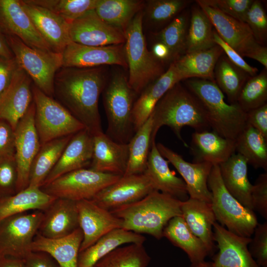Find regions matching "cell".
Returning <instances> with one entry per match:
<instances>
[{"label": "cell", "instance_id": "cell-1", "mask_svg": "<svg viewBox=\"0 0 267 267\" xmlns=\"http://www.w3.org/2000/svg\"><path fill=\"white\" fill-rule=\"evenodd\" d=\"M101 67H61L54 82V94L91 134L103 132L98 109L99 96L105 88Z\"/></svg>", "mask_w": 267, "mask_h": 267}, {"label": "cell", "instance_id": "cell-2", "mask_svg": "<svg viewBox=\"0 0 267 267\" xmlns=\"http://www.w3.org/2000/svg\"><path fill=\"white\" fill-rule=\"evenodd\" d=\"M150 116L153 124L151 146L155 141L157 132L166 126L188 147L181 135L182 129L188 126L195 132L210 128L206 112L199 99L180 82L171 88L157 102Z\"/></svg>", "mask_w": 267, "mask_h": 267}, {"label": "cell", "instance_id": "cell-3", "mask_svg": "<svg viewBox=\"0 0 267 267\" xmlns=\"http://www.w3.org/2000/svg\"><path fill=\"white\" fill-rule=\"evenodd\" d=\"M181 203L169 195L154 190L139 201L110 212L122 220V228L160 239L169 221L181 216Z\"/></svg>", "mask_w": 267, "mask_h": 267}, {"label": "cell", "instance_id": "cell-4", "mask_svg": "<svg viewBox=\"0 0 267 267\" xmlns=\"http://www.w3.org/2000/svg\"><path fill=\"white\" fill-rule=\"evenodd\" d=\"M184 81L185 86L204 108L213 131L235 140L247 125L246 112L237 103H227L224 94L215 82L199 78Z\"/></svg>", "mask_w": 267, "mask_h": 267}, {"label": "cell", "instance_id": "cell-5", "mask_svg": "<svg viewBox=\"0 0 267 267\" xmlns=\"http://www.w3.org/2000/svg\"><path fill=\"white\" fill-rule=\"evenodd\" d=\"M143 13L138 12L125 32V55L129 70V84L135 94H140L165 71L164 63L147 47L142 29Z\"/></svg>", "mask_w": 267, "mask_h": 267}, {"label": "cell", "instance_id": "cell-6", "mask_svg": "<svg viewBox=\"0 0 267 267\" xmlns=\"http://www.w3.org/2000/svg\"><path fill=\"white\" fill-rule=\"evenodd\" d=\"M212 195L211 205L216 221L229 231L251 237L258 224L253 211L241 204L224 185L219 165H214L208 179Z\"/></svg>", "mask_w": 267, "mask_h": 267}, {"label": "cell", "instance_id": "cell-7", "mask_svg": "<svg viewBox=\"0 0 267 267\" xmlns=\"http://www.w3.org/2000/svg\"><path fill=\"white\" fill-rule=\"evenodd\" d=\"M135 95L122 73L115 74L104 90L103 103L108 122L106 134L116 142L128 143L135 133L132 113Z\"/></svg>", "mask_w": 267, "mask_h": 267}, {"label": "cell", "instance_id": "cell-8", "mask_svg": "<svg viewBox=\"0 0 267 267\" xmlns=\"http://www.w3.org/2000/svg\"><path fill=\"white\" fill-rule=\"evenodd\" d=\"M19 66L46 95H54V82L57 71L62 67V53L32 48L15 36L6 38Z\"/></svg>", "mask_w": 267, "mask_h": 267}, {"label": "cell", "instance_id": "cell-9", "mask_svg": "<svg viewBox=\"0 0 267 267\" xmlns=\"http://www.w3.org/2000/svg\"><path fill=\"white\" fill-rule=\"evenodd\" d=\"M35 124L41 144L73 135L85 126L60 103L32 87Z\"/></svg>", "mask_w": 267, "mask_h": 267}, {"label": "cell", "instance_id": "cell-10", "mask_svg": "<svg viewBox=\"0 0 267 267\" xmlns=\"http://www.w3.org/2000/svg\"><path fill=\"white\" fill-rule=\"evenodd\" d=\"M121 177L83 168L63 175L40 188L56 198L77 202L91 200Z\"/></svg>", "mask_w": 267, "mask_h": 267}, {"label": "cell", "instance_id": "cell-11", "mask_svg": "<svg viewBox=\"0 0 267 267\" xmlns=\"http://www.w3.org/2000/svg\"><path fill=\"white\" fill-rule=\"evenodd\" d=\"M43 212L36 210L6 218L0 222V257L24 259L32 251Z\"/></svg>", "mask_w": 267, "mask_h": 267}, {"label": "cell", "instance_id": "cell-12", "mask_svg": "<svg viewBox=\"0 0 267 267\" xmlns=\"http://www.w3.org/2000/svg\"><path fill=\"white\" fill-rule=\"evenodd\" d=\"M35 111L33 101L14 130L18 172L16 193L28 186L31 164L41 146L35 124Z\"/></svg>", "mask_w": 267, "mask_h": 267}, {"label": "cell", "instance_id": "cell-13", "mask_svg": "<svg viewBox=\"0 0 267 267\" xmlns=\"http://www.w3.org/2000/svg\"><path fill=\"white\" fill-rule=\"evenodd\" d=\"M195 1L208 16L220 38L242 57L251 58L261 45L257 42L246 23L228 16L197 0Z\"/></svg>", "mask_w": 267, "mask_h": 267}, {"label": "cell", "instance_id": "cell-14", "mask_svg": "<svg viewBox=\"0 0 267 267\" xmlns=\"http://www.w3.org/2000/svg\"><path fill=\"white\" fill-rule=\"evenodd\" d=\"M154 190L149 179L143 173L123 176L102 189L91 200L111 211L139 201Z\"/></svg>", "mask_w": 267, "mask_h": 267}, {"label": "cell", "instance_id": "cell-15", "mask_svg": "<svg viewBox=\"0 0 267 267\" xmlns=\"http://www.w3.org/2000/svg\"><path fill=\"white\" fill-rule=\"evenodd\" d=\"M62 55V67L93 68L117 65L127 68L124 44L88 46L71 42Z\"/></svg>", "mask_w": 267, "mask_h": 267}, {"label": "cell", "instance_id": "cell-16", "mask_svg": "<svg viewBox=\"0 0 267 267\" xmlns=\"http://www.w3.org/2000/svg\"><path fill=\"white\" fill-rule=\"evenodd\" d=\"M71 42L88 46L123 44L125 33L104 22L94 10L86 13L69 23Z\"/></svg>", "mask_w": 267, "mask_h": 267}, {"label": "cell", "instance_id": "cell-17", "mask_svg": "<svg viewBox=\"0 0 267 267\" xmlns=\"http://www.w3.org/2000/svg\"><path fill=\"white\" fill-rule=\"evenodd\" d=\"M161 155L176 169L184 181L189 198L211 203L208 179L214 166L208 162L190 163L161 143H156Z\"/></svg>", "mask_w": 267, "mask_h": 267}, {"label": "cell", "instance_id": "cell-18", "mask_svg": "<svg viewBox=\"0 0 267 267\" xmlns=\"http://www.w3.org/2000/svg\"><path fill=\"white\" fill-rule=\"evenodd\" d=\"M0 22L8 34L16 36L28 46L53 51L38 32L20 0H0Z\"/></svg>", "mask_w": 267, "mask_h": 267}, {"label": "cell", "instance_id": "cell-19", "mask_svg": "<svg viewBox=\"0 0 267 267\" xmlns=\"http://www.w3.org/2000/svg\"><path fill=\"white\" fill-rule=\"evenodd\" d=\"M213 229L219 249L213 258L214 267H260L249 250L251 237L237 235L217 222Z\"/></svg>", "mask_w": 267, "mask_h": 267}, {"label": "cell", "instance_id": "cell-20", "mask_svg": "<svg viewBox=\"0 0 267 267\" xmlns=\"http://www.w3.org/2000/svg\"><path fill=\"white\" fill-rule=\"evenodd\" d=\"M77 207L79 225L83 234L80 252L92 245L111 230L122 228L121 219L91 200L77 201Z\"/></svg>", "mask_w": 267, "mask_h": 267}, {"label": "cell", "instance_id": "cell-21", "mask_svg": "<svg viewBox=\"0 0 267 267\" xmlns=\"http://www.w3.org/2000/svg\"><path fill=\"white\" fill-rule=\"evenodd\" d=\"M32 80L19 66L8 87L0 97V119L15 130L33 101Z\"/></svg>", "mask_w": 267, "mask_h": 267}, {"label": "cell", "instance_id": "cell-22", "mask_svg": "<svg viewBox=\"0 0 267 267\" xmlns=\"http://www.w3.org/2000/svg\"><path fill=\"white\" fill-rule=\"evenodd\" d=\"M39 33L53 51L62 53L71 42L69 24L52 11L32 4L28 0H20Z\"/></svg>", "mask_w": 267, "mask_h": 267}, {"label": "cell", "instance_id": "cell-23", "mask_svg": "<svg viewBox=\"0 0 267 267\" xmlns=\"http://www.w3.org/2000/svg\"><path fill=\"white\" fill-rule=\"evenodd\" d=\"M43 212L38 233L44 237L62 238L79 227L76 201L57 198Z\"/></svg>", "mask_w": 267, "mask_h": 267}, {"label": "cell", "instance_id": "cell-24", "mask_svg": "<svg viewBox=\"0 0 267 267\" xmlns=\"http://www.w3.org/2000/svg\"><path fill=\"white\" fill-rule=\"evenodd\" d=\"M93 147L90 169L123 176L129 159V144L116 142L103 132L93 135Z\"/></svg>", "mask_w": 267, "mask_h": 267}, {"label": "cell", "instance_id": "cell-25", "mask_svg": "<svg viewBox=\"0 0 267 267\" xmlns=\"http://www.w3.org/2000/svg\"><path fill=\"white\" fill-rule=\"evenodd\" d=\"M93 147V135L86 129L73 134L42 186L63 175L90 165Z\"/></svg>", "mask_w": 267, "mask_h": 267}, {"label": "cell", "instance_id": "cell-26", "mask_svg": "<svg viewBox=\"0 0 267 267\" xmlns=\"http://www.w3.org/2000/svg\"><path fill=\"white\" fill-rule=\"evenodd\" d=\"M183 81L174 62L157 79L148 85L134 101L133 121L136 131L149 117L155 105L162 97L176 84Z\"/></svg>", "mask_w": 267, "mask_h": 267}, {"label": "cell", "instance_id": "cell-27", "mask_svg": "<svg viewBox=\"0 0 267 267\" xmlns=\"http://www.w3.org/2000/svg\"><path fill=\"white\" fill-rule=\"evenodd\" d=\"M143 174L149 179L155 190L181 201L189 198L184 181L171 171L168 161L160 153L155 141L151 144Z\"/></svg>", "mask_w": 267, "mask_h": 267}, {"label": "cell", "instance_id": "cell-28", "mask_svg": "<svg viewBox=\"0 0 267 267\" xmlns=\"http://www.w3.org/2000/svg\"><path fill=\"white\" fill-rule=\"evenodd\" d=\"M190 151L193 163L219 165L235 153V140L223 137L214 131H195L191 135Z\"/></svg>", "mask_w": 267, "mask_h": 267}, {"label": "cell", "instance_id": "cell-29", "mask_svg": "<svg viewBox=\"0 0 267 267\" xmlns=\"http://www.w3.org/2000/svg\"><path fill=\"white\" fill-rule=\"evenodd\" d=\"M181 216L193 232L206 246L210 256L216 251L213 225L217 222L211 203L188 198L182 201Z\"/></svg>", "mask_w": 267, "mask_h": 267}, {"label": "cell", "instance_id": "cell-30", "mask_svg": "<svg viewBox=\"0 0 267 267\" xmlns=\"http://www.w3.org/2000/svg\"><path fill=\"white\" fill-rule=\"evenodd\" d=\"M83 234L80 227L60 238L49 239L37 234L31 245L32 252H42L50 255L60 267H78V258Z\"/></svg>", "mask_w": 267, "mask_h": 267}, {"label": "cell", "instance_id": "cell-31", "mask_svg": "<svg viewBox=\"0 0 267 267\" xmlns=\"http://www.w3.org/2000/svg\"><path fill=\"white\" fill-rule=\"evenodd\" d=\"M247 165L243 156L235 153L219 167L226 189L244 206L253 211L251 198L252 184L248 178Z\"/></svg>", "mask_w": 267, "mask_h": 267}, {"label": "cell", "instance_id": "cell-32", "mask_svg": "<svg viewBox=\"0 0 267 267\" xmlns=\"http://www.w3.org/2000/svg\"><path fill=\"white\" fill-rule=\"evenodd\" d=\"M145 240L140 234L122 228L113 229L79 252L77 266L92 267L99 260L122 245L143 244Z\"/></svg>", "mask_w": 267, "mask_h": 267}, {"label": "cell", "instance_id": "cell-33", "mask_svg": "<svg viewBox=\"0 0 267 267\" xmlns=\"http://www.w3.org/2000/svg\"><path fill=\"white\" fill-rule=\"evenodd\" d=\"M223 53L221 47L216 44L208 49L185 53L174 62L183 81L199 78L215 82V66Z\"/></svg>", "mask_w": 267, "mask_h": 267}, {"label": "cell", "instance_id": "cell-34", "mask_svg": "<svg viewBox=\"0 0 267 267\" xmlns=\"http://www.w3.org/2000/svg\"><path fill=\"white\" fill-rule=\"evenodd\" d=\"M163 235L182 250L191 264L203 262L210 256L204 243L193 233L181 216L175 217L169 221L163 230Z\"/></svg>", "mask_w": 267, "mask_h": 267}, {"label": "cell", "instance_id": "cell-35", "mask_svg": "<svg viewBox=\"0 0 267 267\" xmlns=\"http://www.w3.org/2000/svg\"><path fill=\"white\" fill-rule=\"evenodd\" d=\"M56 198L40 187L29 186L14 195L0 198V222L29 210L44 211Z\"/></svg>", "mask_w": 267, "mask_h": 267}, {"label": "cell", "instance_id": "cell-36", "mask_svg": "<svg viewBox=\"0 0 267 267\" xmlns=\"http://www.w3.org/2000/svg\"><path fill=\"white\" fill-rule=\"evenodd\" d=\"M73 135L55 139L41 144L31 164L28 186L41 187L43 185Z\"/></svg>", "mask_w": 267, "mask_h": 267}, {"label": "cell", "instance_id": "cell-37", "mask_svg": "<svg viewBox=\"0 0 267 267\" xmlns=\"http://www.w3.org/2000/svg\"><path fill=\"white\" fill-rule=\"evenodd\" d=\"M190 10L185 53L206 50L215 46L214 28L208 16L196 3Z\"/></svg>", "mask_w": 267, "mask_h": 267}, {"label": "cell", "instance_id": "cell-38", "mask_svg": "<svg viewBox=\"0 0 267 267\" xmlns=\"http://www.w3.org/2000/svg\"><path fill=\"white\" fill-rule=\"evenodd\" d=\"M143 4L137 0H99L94 10L104 22L125 33Z\"/></svg>", "mask_w": 267, "mask_h": 267}, {"label": "cell", "instance_id": "cell-39", "mask_svg": "<svg viewBox=\"0 0 267 267\" xmlns=\"http://www.w3.org/2000/svg\"><path fill=\"white\" fill-rule=\"evenodd\" d=\"M235 152L255 169L267 170V139L247 124L235 140Z\"/></svg>", "mask_w": 267, "mask_h": 267}, {"label": "cell", "instance_id": "cell-40", "mask_svg": "<svg viewBox=\"0 0 267 267\" xmlns=\"http://www.w3.org/2000/svg\"><path fill=\"white\" fill-rule=\"evenodd\" d=\"M251 77L233 64L224 53L219 58L214 70L215 81L230 104L236 103L243 85Z\"/></svg>", "mask_w": 267, "mask_h": 267}, {"label": "cell", "instance_id": "cell-41", "mask_svg": "<svg viewBox=\"0 0 267 267\" xmlns=\"http://www.w3.org/2000/svg\"><path fill=\"white\" fill-rule=\"evenodd\" d=\"M190 10L186 9L158 32L154 33L155 42L169 49L173 62L185 54V43L189 24Z\"/></svg>", "mask_w": 267, "mask_h": 267}, {"label": "cell", "instance_id": "cell-42", "mask_svg": "<svg viewBox=\"0 0 267 267\" xmlns=\"http://www.w3.org/2000/svg\"><path fill=\"white\" fill-rule=\"evenodd\" d=\"M152 124L150 115L128 143V162L123 176L141 174L145 171L151 148Z\"/></svg>", "mask_w": 267, "mask_h": 267}, {"label": "cell", "instance_id": "cell-43", "mask_svg": "<svg viewBox=\"0 0 267 267\" xmlns=\"http://www.w3.org/2000/svg\"><path fill=\"white\" fill-rule=\"evenodd\" d=\"M150 260L143 244L132 243L116 248L92 267H147Z\"/></svg>", "mask_w": 267, "mask_h": 267}, {"label": "cell", "instance_id": "cell-44", "mask_svg": "<svg viewBox=\"0 0 267 267\" xmlns=\"http://www.w3.org/2000/svg\"><path fill=\"white\" fill-rule=\"evenodd\" d=\"M267 69L250 77L243 85L236 103L247 112L267 103Z\"/></svg>", "mask_w": 267, "mask_h": 267}, {"label": "cell", "instance_id": "cell-45", "mask_svg": "<svg viewBox=\"0 0 267 267\" xmlns=\"http://www.w3.org/2000/svg\"><path fill=\"white\" fill-rule=\"evenodd\" d=\"M99 0H30L32 4L46 8L69 24L86 13L94 10Z\"/></svg>", "mask_w": 267, "mask_h": 267}, {"label": "cell", "instance_id": "cell-46", "mask_svg": "<svg viewBox=\"0 0 267 267\" xmlns=\"http://www.w3.org/2000/svg\"><path fill=\"white\" fill-rule=\"evenodd\" d=\"M145 14L148 20L157 26L170 23L193 2L191 0H150Z\"/></svg>", "mask_w": 267, "mask_h": 267}, {"label": "cell", "instance_id": "cell-47", "mask_svg": "<svg viewBox=\"0 0 267 267\" xmlns=\"http://www.w3.org/2000/svg\"><path fill=\"white\" fill-rule=\"evenodd\" d=\"M245 23L250 29L257 42L266 46L267 42V15L262 2L253 0L246 15Z\"/></svg>", "mask_w": 267, "mask_h": 267}, {"label": "cell", "instance_id": "cell-48", "mask_svg": "<svg viewBox=\"0 0 267 267\" xmlns=\"http://www.w3.org/2000/svg\"><path fill=\"white\" fill-rule=\"evenodd\" d=\"M17 177L15 155L0 156V198L16 193Z\"/></svg>", "mask_w": 267, "mask_h": 267}, {"label": "cell", "instance_id": "cell-49", "mask_svg": "<svg viewBox=\"0 0 267 267\" xmlns=\"http://www.w3.org/2000/svg\"><path fill=\"white\" fill-rule=\"evenodd\" d=\"M220 12L245 22L246 13L253 0H197Z\"/></svg>", "mask_w": 267, "mask_h": 267}, {"label": "cell", "instance_id": "cell-50", "mask_svg": "<svg viewBox=\"0 0 267 267\" xmlns=\"http://www.w3.org/2000/svg\"><path fill=\"white\" fill-rule=\"evenodd\" d=\"M253 234L249 252L260 267H267V222L258 223Z\"/></svg>", "mask_w": 267, "mask_h": 267}, {"label": "cell", "instance_id": "cell-51", "mask_svg": "<svg viewBox=\"0 0 267 267\" xmlns=\"http://www.w3.org/2000/svg\"><path fill=\"white\" fill-rule=\"evenodd\" d=\"M252 209L267 219V173L259 176L251 191Z\"/></svg>", "mask_w": 267, "mask_h": 267}, {"label": "cell", "instance_id": "cell-52", "mask_svg": "<svg viewBox=\"0 0 267 267\" xmlns=\"http://www.w3.org/2000/svg\"><path fill=\"white\" fill-rule=\"evenodd\" d=\"M214 39L215 43L221 47L224 54H226V57L233 64L246 72L251 77L257 74L258 72V68L248 64L239 54L220 38L215 29Z\"/></svg>", "mask_w": 267, "mask_h": 267}, {"label": "cell", "instance_id": "cell-53", "mask_svg": "<svg viewBox=\"0 0 267 267\" xmlns=\"http://www.w3.org/2000/svg\"><path fill=\"white\" fill-rule=\"evenodd\" d=\"M14 154V130L7 122L0 119V156Z\"/></svg>", "mask_w": 267, "mask_h": 267}, {"label": "cell", "instance_id": "cell-54", "mask_svg": "<svg viewBox=\"0 0 267 267\" xmlns=\"http://www.w3.org/2000/svg\"><path fill=\"white\" fill-rule=\"evenodd\" d=\"M246 123L267 139V103L246 112Z\"/></svg>", "mask_w": 267, "mask_h": 267}, {"label": "cell", "instance_id": "cell-55", "mask_svg": "<svg viewBox=\"0 0 267 267\" xmlns=\"http://www.w3.org/2000/svg\"><path fill=\"white\" fill-rule=\"evenodd\" d=\"M18 67L14 57L10 59L0 57V97L8 87Z\"/></svg>", "mask_w": 267, "mask_h": 267}, {"label": "cell", "instance_id": "cell-56", "mask_svg": "<svg viewBox=\"0 0 267 267\" xmlns=\"http://www.w3.org/2000/svg\"><path fill=\"white\" fill-rule=\"evenodd\" d=\"M23 260L25 267H60L50 255L42 252H31Z\"/></svg>", "mask_w": 267, "mask_h": 267}, {"label": "cell", "instance_id": "cell-57", "mask_svg": "<svg viewBox=\"0 0 267 267\" xmlns=\"http://www.w3.org/2000/svg\"><path fill=\"white\" fill-rule=\"evenodd\" d=\"M151 52L155 58L164 63L170 62L171 64L173 62L169 48L161 43L155 42L152 47Z\"/></svg>", "mask_w": 267, "mask_h": 267}, {"label": "cell", "instance_id": "cell-58", "mask_svg": "<svg viewBox=\"0 0 267 267\" xmlns=\"http://www.w3.org/2000/svg\"><path fill=\"white\" fill-rule=\"evenodd\" d=\"M0 267H25L23 259L7 257H0Z\"/></svg>", "mask_w": 267, "mask_h": 267}, {"label": "cell", "instance_id": "cell-59", "mask_svg": "<svg viewBox=\"0 0 267 267\" xmlns=\"http://www.w3.org/2000/svg\"><path fill=\"white\" fill-rule=\"evenodd\" d=\"M260 62L264 68L267 69V46L261 45L252 54L251 58Z\"/></svg>", "mask_w": 267, "mask_h": 267}, {"label": "cell", "instance_id": "cell-60", "mask_svg": "<svg viewBox=\"0 0 267 267\" xmlns=\"http://www.w3.org/2000/svg\"><path fill=\"white\" fill-rule=\"evenodd\" d=\"M0 57L10 59L14 57L6 39H5L0 30Z\"/></svg>", "mask_w": 267, "mask_h": 267}, {"label": "cell", "instance_id": "cell-61", "mask_svg": "<svg viewBox=\"0 0 267 267\" xmlns=\"http://www.w3.org/2000/svg\"><path fill=\"white\" fill-rule=\"evenodd\" d=\"M190 267H214L212 262L203 261L195 264H191Z\"/></svg>", "mask_w": 267, "mask_h": 267}]
</instances>
